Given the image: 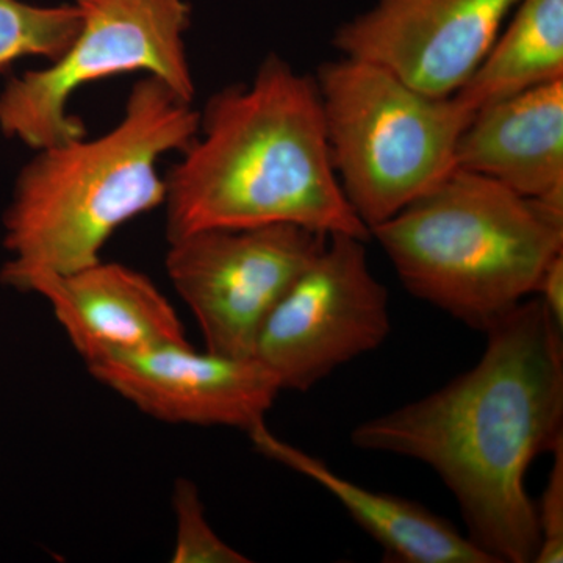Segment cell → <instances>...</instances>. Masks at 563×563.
<instances>
[{"mask_svg":"<svg viewBox=\"0 0 563 563\" xmlns=\"http://www.w3.org/2000/svg\"><path fill=\"white\" fill-rule=\"evenodd\" d=\"M485 333L472 369L361 422L351 442L431 466L477 548L495 563H533L540 532L526 473L563 437V331L533 298Z\"/></svg>","mask_w":563,"mask_h":563,"instance_id":"cell-1","label":"cell"},{"mask_svg":"<svg viewBox=\"0 0 563 563\" xmlns=\"http://www.w3.org/2000/svg\"><path fill=\"white\" fill-rule=\"evenodd\" d=\"M166 179V239L290 224L369 242L333 169L314 76L279 55L214 92Z\"/></svg>","mask_w":563,"mask_h":563,"instance_id":"cell-2","label":"cell"},{"mask_svg":"<svg viewBox=\"0 0 563 563\" xmlns=\"http://www.w3.org/2000/svg\"><path fill=\"white\" fill-rule=\"evenodd\" d=\"M198 124L192 102L143 76L110 131L35 151L3 213L10 258L0 282L20 291L36 274H68L102 261L118 229L163 206L158 165L191 143Z\"/></svg>","mask_w":563,"mask_h":563,"instance_id":"cell-3","label":"cell"},{"mask_svg":"<svg viewBox=\"0 0 563 563\" xmlns=\"http://www.w3.org/2000/svg\"><path fill=\"white\" fill-rule=\"evenodd\" d=\"M415 298L487 331L563 252V211L455 168L372 231Z\"/></svg>","mask_w":563,"mask_h":563,"instance_id":"cell-4","label":"cell"},{"mask_svg":"<svg viewBox=\"0 0 563 563\" xmlns=\"http://www.w3.org/2000/svg\"><path fill=\"white\" fill-rule=\"evenodd\" d=\"M314 80L333 169L368 231L455 168L459 140L474 113L454 95H426L383 66L344 55L322 63Z\"/></svg>","mask_w":563,"mask_h":563,"instance_id":"cell-5","label":"cell"},{"mask_svg":"<svg viewBox=\"0 0 563 563\" xmlns=\"http://www.w3.org/2000/svg\"><path fill=\"white\" fill-rule=\"evenodd\" d=\"M79 29L66 49L40 69L11 77L0 91V132L33 151L87 135L69 113L74 92L121 74L165 81L185 101L196 85L185 33V0H76Z\"/></svg>","mask_w":563,"mask_h":563,"instance_id":"cell-6","label":"cell"},{"mask_svg":"<svg viewBox=\"0 0 563 563\" xmlns=\"http://www.w3.org/2000/svg\"><path fill=\"white\" fill-rule=\"evenodd\" d=\"M328 239L290 224L203 229L168 242L166 273L207 351L254 357L263 324Z\"/></svg>","mask_w":563,"mask_h":563,"instance_id":"cell-7","label":"cell"},{"mask_svg":"<svg viewBox=\"0 0 563 563\" xmlns=\"http://www.w3.org/2000/svg\"><path fill=\"white\" fill-rule=\"evenodd\" d=\"M365 244L329 235L263 324L254 357L276 374L282 390H312L390 335L388 291L369 268Z\"/></svg>","mask_w":563,"mask_h":563,"instance_id":"cell-8","label":"cell"},{"mask_svg":"<svg viewBox=\"0 0 563 563\" xmlns=\"http://www.w3.org/2000/svg\"><path fill=\"white\" fill-rule=\"evenodd\" d=\"M520 0H376L344 22L332 44L344 57L390 70L415 90L446 98L483 62Z\"/></svg>","mask_w":563,"mask_h":563,"instance_id":"cell-9","label":"cell"},{"mask_svg":"<svg viewBox=\"0 0 563 563\" xmlns=\"http://www.w3.org/2000/svg\"><path fill=\"white\" fill-rule=\"evenodd\" d=\"M87 368L140 412L172 424L250 432L282 391L276 374L258 358L199 352L188 342L109 355Z\"/></svg>","mask_w":563,"mask_h":563,"instance_id":"cell-10","label":"cell"},{"mask_svg":"<svg viewBox=\"0 0 563 563\" xmlns=\"http://www.w3.org/2000/svg\"><path fill=\"white\" fill-rule=\"evenodd\" d=\"M20 291L49 302L85 363L188 342L179 314L157 285L121 263L99 261L68 274H36Z\"/></svg>","mask_w":563,"mask_h":563,"instance_id":"cell-11","label":"cell"},{"mask_svg":"<svg viewBox=\"0 0 563 563\" xmlns=\"http://www.w3.org/2000/svg\"><path fill=\"white\" fill-rule=\"evenodd\" d=\"M455 166L563 211V79L477 110Z\"/></svg>","mask_w":563,"mask_h":563,"instance_id":"cell-12","label":"cell"},{"mask_svg":"<svg viewBox=\"0 0 563 563\" xmlns=\"http://www.w3.org/2000/svg\"><path fill=\"white\" fill-rule=\"evenodd\" d=\"M247 435L258 453L313 481L342 504L352 520L379 543L390 561L495 563L450 521L409 499L352 483L321 459L274 435L265 421L252 428Z\"/></svg>","mask_w":563,"mask_h":563,"instance_id":"cell-13","label":"cell"},{"mask_svg":"<svg viewBox=\"0 0 563 563\" xmlns=\"http://www.w3.org/2000/svg\"><path fill=\"white\" fill-rule=\"evenodd\" d=\"M454 96L470 111L563 79V0H520Z\"/></svg>","mask_w":563,"mask_h":563,"instance_id":"cell-14","label":"cell"},{"mask_svg":"<svg viewBox=\"0 0 563 563\" xmlns=\"http://www.w3.org/2000/svg\"><path fill=\"white\" fill-rule=\"evenodd\" d=\"M79 22L76 2L33 5L0 0V73L22 58L54 60L76 35Z\"/></svg>","mask_w":563,"mask_h":563,"instance_id":"cell-15","label":"cell"},{"mask_svg":"<svg viewBox=\"0 0 563 563\" xmlns=\"http://www.w3.org/2000/svg\"><path fill=\"white\" fill-rule=\"evenodd\" d=\"M176 539L173 563H247L246 555L221 539L209 523L198 487L192 481L177 479L173 492Z\"/></svg>","mask_w":563,"mask_h":563,"instance_id":"cell-16","label":"cell"},{"mask_svg":"<svg viewBox=\"0 0 563 563\" xmlns=\"http://www.w3.org/2000/svg\"><path fill=\"white\" fill-rule=\"evenodd\" d=\"M551 453L553 466L542 499L536 504L540 544L533 563L563 561V437Z\"/></svg>","mask_w":563,"mask_h":563,"instance_id":"cell-17","label":"cell"},{"mask_svg":"<svg viewBox=\"0 0 563 563\" xmlns=\"http://www.w3.org/2000/svg\"><path fill=\"white\" fill-rule=\"evenodd\" d=\"M533 295L543 303L554 324L563 331V252L548 263Z\"/></svg>","mask_w":563,"mask_h":563,"instance_id":"cell-18","label":"cell"}]
</instances>
